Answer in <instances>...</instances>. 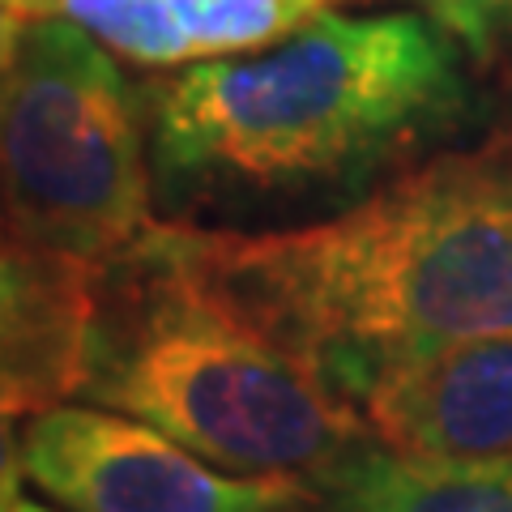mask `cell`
I'll use <instances>...</instances> for the list:
<instances>
[{
  "label": "cell",
  "instance_id": "1",
  "mask_svg": "<svg viewBox=\"0 0 512 512\" xmlns=\"http://www.w3.org/2000/svg\"><path fill=\"white\" fill-rule=\"evenodd\" d=\"M222 295L350 402L380 367L512 329V128L291 231H188Z\"/></svg>",
  "mask_w": 512,
  "mask_h": 512
},
{
  "label": "cell",
  "instance_id": "2",
  "mask_svg": "<svg viewBox=\"0 0 512 512\" xmlns=\"http://www.w3.org/2000/svg\"><path fill=\"white\" fill-rule=\"evenodd\" d=\"M86 397L248 478L325 483L376 444L359 406L222 295L184 227L163 222L103 278Z\"/></svg>",
  "mask_w": 512,
  "mask_h": 512
},
{
  "label": "cell",
  "instance_id": "3",
  "mask_svg": "<svg viewBox=\"0 0 512 512\" xmlns=\"http://www.w3.org/2000/svg\"><path fill=\"white\" fill-rule=\"evenodd\" d=\"M466 103L419 13H325L265 52L192 60L154 90L158 163L244 188L325 184L410 146Z\"/></svg>",
  "mask_w": 512,
  "mask_h": 512
},
{
  "label": "cell",
  "instance_id": "4",
  "mask_svg": "<svg viewBox=\"0 0 512 512\" xmlns=\"http://www.w3.org/2000/svg\"><path fill=\"white\" fill-rule=\"evenodd\" d=\"M5 244L111 269L158 222L111 47L60 18L5 26Z\"/></svg>",
  "mask_w": 512,
  "mask_h": 512
},
{
  "label": "cell",
  "instance_id": "5",
  "mask_svg": "<svg viewBox=\"0 0 512 512\" xmlns=\"http://www.w3.org/2000/svg\"><path fill=\"white\" fill-rule=\"evenodd\" d=\"M18 470L69 512H295L299 478L227 474L180 440L107 406H52L26 419Z\"/></svg>",
  "mask_w": 512,
  "mask_h": 512
},
{
  "label": "cell",
  "instance_id": "6",
  "mask_svg": "<svg viewBox=\"0 0 512 512\" xmlns=\"http://www.w3.org/2000/svg\"><path fill=\"white\" fill-rule=\"evenodd\" d=\"M372 440L410 457H512V329L380 367L359 389Z\"/></svg>",
  "mask_w": 512,
  "mask_h": 512
},
{
  "label": "cell",
  "instance_id": "7",
  "mask_svg": "<svg viewBox=\"0 0 512 512\" xmlns=\"http://www.w3.org/2000/svg\"><path fill=\"white\" fill-rule=\"evenodd\" d=\"M107 269L5 244V419L86 393Z\"/></svg>",
  "mask_w": 512,
  "mask_h": 512
},
{
  "label": "cell",
  "instance_id": "8",
  "mask_svg": "<svg viewBox=\"0 0 512 512\" xmlns=\"http://www.w3.org/2000/svg\"><path fill=\"white\" fill-rule=\"evenodd\" d=\"M320 487L338 512H512V457H410L367 444Z\"/></svg>",
  "mask_w": 512,
  "mask_h": 512
},
{
  "label": "cell",
  "instance_id": "9",
  "mask_svg": "<svg viewBox=\"0 0 512 512\" xmlns=\"http://www.w3.org/2000/svg\"><path fill=\"white\" fill-rule=\"evenodd\" d=\"M30 18L73 22L116 56L150 64V69L192 60L167 0H5V26Z\"/></svg>",
  "mask_w": 512,
  "mask_h": 512
},
{
  "label": "cell",
  "instance_id": "10",
  "mask_svg": "<svg viewBox=\"0 0 512 512\" xmlns=\"http://www.w3.org/2000/svg\"><path fill=\"white\" fill-rule=\"evenodd\" d=\"M192 60L265 52L308 22L325 18L333 0H167Z\"/></svg>",
  "mask_w": 512,
  "mask_h": 512
},
{
  "label": "cell",
  "instance_id": "11",
  "mask_svg": "<svg viewBox=\"0 0 512 512\" xmlns=\"http://www.w3.org/2000/svg\"><path fill=\"white\" fill-rule=\"evenodd\" d=\"M419 5L448 39L470 47L474 56H487L512 35V0H419Z\"/></svg>",
  "mask_w": 512,
  "mask_h": 512
},
{
  "label": "cell",
  "instance_id": "12",
  "mask_svg": "<svg viewBox=\"0 0 512 512\" xmlns=\"http://www.w3.org/2000/svg\"><path fill=\"white\" fill-rule=\"evenodd\" d=\"M5 512H56V508H47L39 500H30V495H22L18 487H13V478H9V491H5Z\"/></svg>",
  "mask_w": 512,
  "mask_h": 512
}]
</instances>
